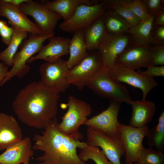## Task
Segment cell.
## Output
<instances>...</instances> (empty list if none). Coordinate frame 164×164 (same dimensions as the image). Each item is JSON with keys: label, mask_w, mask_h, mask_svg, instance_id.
Segmentation results:
<instances>
[{"label": "cell", "mask_w": 164, "mask_h": 164, "mask_svg": "<svg viewBox=\"0 0 164 164\" xmlns=\"http://www.w3.org/2000/svg\"><path fill=\"white\" fill-rule=\"evenodd\" d=\"M60 93L40 80L32 82L16 95L12 104L13 110L28 126L44 129L56 118Z\"/></svg>", "instance_id": "6da1fadb"}, {"label": "cell", "mask_w": 164, "mask_h": 164, "mask_svg": "<svg viewBox=\"0 0 164 164\" xmlns=\"http://www.w3.org/2000/svg\"><path fill=\"white\" fill-rule=\"evenodd\" d=\"M56 118L42 131V134H35L33 140V150L43 152L35 159L39 164H87L79 158L77 149L85 147L86 142H81L82 134L79 132L67 135L58 128Z\"/></svg>", "instance_id": "7a4b0ae2"}, {"label": "cell", "mask_w": 164, "mask_h": 164, "mask_svg": "<svg viewBox=\"0 0 164 164\" xmlns=\"http://www.w3.org/2000/svg\"><path fill=\"white\" fill-rule=\"evenodd\" d=\"M87 86L96 94L110 101L130 104L132 100L125 86L114 80L109 74L108 68L104 66Z\"/></svg>", "instance_id": "3957f363"}, {"label": "cell", "mask_w": 164, "mask_h": 164, "mask_svg": "<svg viewBox=\"0 0 164 164\" xmlns=\"http://www.w3.org/2000/svg\"><path fill=\"white\" fill-rule=\"evenodd\" d=\"M54 35L31 34L28 39H24L20 50L17 52L14 56L12 68L0 84V86L3 85L15 76L22 78L27 74L30 68L26 64L28 60L33 55L39 52L45 41Z\"/></svg>", "instance_id": "277c9868"}, {"label": "cell", "mask_w": 164, "mask_h": 164, "mask_svg": "<svg viewBox=\"0 0 164 164\" xmlns=\"http://www.w3.org/2000/svg\"><path fill=\"white\" fill-rule=\"evenodd\" d=\"M67 106L68 110L58 127L65 134L73 135L79 132L80 126L84 125L91 114L92 109L89 103L72 95L68 97Z\"/></svg>", "instance_id": "5b68a950"}, {"label": "cell", "mask_w": 164, "mask_h": 164, "mask_svg": "<svg viewBox=\"0 0 164 164\" xmlns=\"http://www.w3.org/2000/svg\"><path fill=\"white\" fill-rule=\"evenodd\" d=\"M103 67L99 53L95 51L88 53L80 63L69 69L65 76L70 85L81 90Z\"/></svg>", "instance_id": "8992f818"}, {"label": "cell", "mask_w": 164, "mask_h": 164, "mask_svg": "<svg viewBox=\"0 0 164 164\" xmlns=\"http://www.w3.org/2000/svg\"><path fill=\"white\" fill-rule=\"evenodd\" d=\"M106 9L101 1L92 5H80L77 7L69 19L59 24V28L62 31L70 33L84 30L101 17Z\"/></svg>", "instance_id": "52a82bcc"}, {"label": "cell", "mask_w": 164, "mask_h": 164, "mask_svg": "<svg viewBox=\"0 0 164 164\" xmlns=\"http://www.w3.org/2000/svg\"><path fill=\"white\" fill-rule=\"evenodd\" d=\"M86 135L88 145L101 148L113 164H121L120 159L125 155V151L120 135L109 134L89 127Z\"/></svg>", "instance_id": "ba28073f"}, {"label": "cell", "mask_w": 164, "mask_h": 164, "mask_svg": "<svg viewBox=\"0 0 164 164\" xmlns=\"http://www.w3.org/2000/svg\"><path fill=\"white\" fill-rule=\"evenodd\" d=\"M108 70L111 77L117 82L125 83L141 90L142 93L143 101L146 100L148 93L158 85L153 77L143 75L116 63Z\"/></svg>", "instance_id": "9c48e42d"}, {"label": "cell", "mask_w": 164, "mask_h": 164, "mask_svg": "<svg viewBox=\"0 0 164 164\" xmlns=\"http://www.w3.org/2000/svg\"><path fill=\"white\" fill-rule=\"evenodd\" d=\"M18 8L26 15L32 16L35 24L42 33L46 35H54V30L58 22L62 17L49 9L43 4L29 0L20 5Z\"/></svg>", "instance_id": "30bf717a"}, {"label": "cell", "mask_w": 164, "mask_h": 164, "mask_svg": "<svg viewBox=\"0 0 164 164\" xmlns=\"http://www.w3.org/2000/svg\"><path fill=\"white\" fill-rule=\"evenodd\" d=\"M120 135L124 145L125 164L137 162L143 147L142 142L147 135L149 128L147 125L135 128L130 125L119 124Z\"/></svg>", "instance_id": "8fae6325"}, {"label": "cell", "mask_w": 164, "mask_h": 164, "mask_svg": "<svg viewBox=\"0 0 164 164\" xmlns=\"http://www.w3.org/2000/svg\"><path fill=\"white\" fill-rule=\"evenodd\" d=\"M69 70L67 61L61 58L44 62L39 68L40 81L45 85L60 93L64 92L70 85L65 76Z\"/></svg>", "instance_id": "7c38bea8"}, {"label": "cell", "mask_w": 164, "mask_h": 164, "mask_svg": "<svg viewBox=\"0 0 164 164\" xmlns=\"http://www.w3.org/2000/svg\"><path fill=\"white\" fill-rule=\"evenodd\" d=\"M129 34H117L107 32L99 49L104 66L110 68L115 62L117 57L132 43Z\"/></svg>", "instance_id": "4fadbf2b"}, {"label": "cell", "mask_w": 164, "mask_h": 164, "mask_svg": "<svg viewBox=\"0 0 164 164\" xmlns=\"http://www.w3.org/2000/svg\"><path fill=\"white\" fill-rule=\"evenodd\" d=\"M121 103L110 101L107 109L87 120L84 125L88 127L109 134L120 135L119 123L118 116Z\"/></svg>", "instance_id": "5bb4252c"}, {"label": "cell", "mask_w": 164, "mask_h": 164, "mask_svg": "<svg viewBox=\"0 0 164 164\" xmlns=\"http://www.w3.org/2000/svg\"><path fill=\"white\" fill-rule=\"evenodd\" d=\"M152 46L132 42L117 57L115 63L134 70L146 67L151 65L152 59Z\"/></svg>", "instance_id": "9a60e30c"}, {"label": "cell", "mask_w": 164, "mask_h": 164, "mask_svg": "<svg viewBox=\"0 0 164 164\" xmlns=\"http://www.w3.org/2000/svg\"><path fill=\"white\" fill-rule=\"evenodd\" d=\"M0 16L6 18L8 22L15 29L31 34H43L35 23L22 12L18 7L2 0Z\"/></svg>", "instance_id": "2e32d148"}, {"label": "cell", "mask_w": 164, "mask_h": 164, "mask_svg": "<svg viewBox=\"0 0 164 164\" xmlns=\"http://www.w3.org/2000/svg\"><path fill=\"white\" fill-rule=\"evenodd\" d=\"M5 150L0 154V164L29 163L34 154L31 140L28 137Z\"/></svg>", "instance_id": "e0dca14e"}, {"label": "cell", "mask_w": 164, "mask_h": 164, "mask_svg": "<svg viewBox=\"0 0 164 164\" xmlns=\"http://www.w3.org/2000/svg\"><path fill=\"white\" fill-rule=\"evenodd\" d=\"M23 138L21 128L15 118L0 113V150L6 149Z\"/></svg>", "instance_id": "ac0fdd59"}, {"label": "cell", "mask_w": 164, "mask_h": 164, "mask_svg": "<svg viewBox=\"0 0 164 164\" xmlns=\"http://www.w3.org/2000/svg\"><path fill=\"white\" fill-rule=\"evenodd\" d=\"M48 43L43 46L38 53L32 56L27 63H32L38 60L46 62L54 61L69 53V43L70 39L59 36H53L49 38Z\"/></svg>", "instance_id": "d6986e66"}, {"label": "cell", "mask_w": 164, "mask_h": 164, "mask_svg": "<svg viewBox=\"0 0 164 164\" xmlns=\"http://www.w3.org/2000/svg\"><path fill=\"white\" fill-rule=\"evenodd\" d=\"M130 105L132 111L129 125L134 127L141 128L147 125L155 113V104L152 101L132 100Z\"/></svg>", "instance_id": "ffe728a7"}, {"label": "cell", "mask_w": 164, "mask_h": 164, "mask_svg": "<svg viewBox=\"0 0 164 164\" xmlns=\"http://www.w3.org/2000/svg\"><path fill=\"white\" fill-rule=\"evenodd\" d=\"M99 2L96 0H56L46 1L43 5L60 15L63 21H66L72 16L76 9L79 5H92Z\"/></svg>", "instance_id": "44dd1931"}, {"label": "cell", "mask_w": 164, "mask_h": 164, "mask_svg": "<svg viewBox=\"0 0 164 164\" xmlns=\"http://www.w3.org/2000/svg\"><path fill=\"white\" fill-rule=\"evenodd\" d=\"M84 30L73 33L69 43V57L67 61L68 68L70 69L80 63L87 55V49L84 36Z\"/></svg>", "instance_id": "7402d4cb"}, {"label": "cell", "mask_w": 164, "mask_h": 164, "mask_svg": "<svg viewBox=\"0 0 164 164\" xmlns=\"http://www.w3.org/2000/svg\"><path fill=\"white\" fill-rule=\"evenodd\" d=\"M107 33L101 17L84 30V39L87 50L98 49Z\"/></svg>", "instance_id": "603a6c76"}, {"label": "cell", "mask_w": 164, "mask_h": 164, "mask_svg": "<svg viewBox=\"0 0 164 164\" xmlns=\"http://www.w3.org/2000/svg\"><path fill=\"white\" fill-rule=\"evenodd\" d=\"M151 15L148 20L141 21L136 26L131 27L128 33L131 36L133 43L144 45L154 44L151 36V31L155 16Z\"/></svg>", "instance_id": "cb8c5ba5"}, {"label": "cell", "mask_w": 164, "mask_h": 164, "mask_svg": "<svg viewBox=\"0 0 164 164\" xmlns=\"http://www.w3.org/2000/svg\"><path fill=\"white\" fill-rule=\"evenodd\" d=\"M107 32L113 34L128 33L130 25L114 10L106 11L102 16Z\"/></svg>", "instance_id": "d4e9b609"}, {"label": "cell", "mask_w": 164, "mask_h": 164, "mask_svg": "<svg viewBox=\"0 0 164 164\" xmlns=\"http://www.w3.org/2000/svg\"><path fill=\"white\" fill-rule=\"evenodd\" d=\"M14 28L11 40L8 47L0 53V60L8 67L13 65V58L19 46L27 37L28 32Z\"/></svg>", "instance_id": "484cf974"}, {"label": "cell", "mask_w": 164, "mask_h": 164, "mask_svg": "<svg viewBox=\"0 0 164 164\" xmlns=\"http://www.w3.org/2000/svg\"><path fill=\"white\" fill-rule=\"evenodd\" d=\"M146 137V143L149 147L163 152L164 149V111L159 118L157 124L149 128Z\"/></svg>", "instance_id": "4316f807"}, {"label": "cell", "mask_w": 164, "mask_h": 164, "mask_svg": "<svg viewBox=\"0 0 164 164\" xmlns=\"http://www.w3.org/2000/svg\"><path fill=\"white\" fill-rule=\"evenodd\" d=\"M78 156L81 161L86 162L89 160L96 164H113L99 147L87 145L80 149Z\"/></svg>", "instance_id": "83f0119b"}, {"label": "cell", "mask_w": 164, "mask_h": 164, "mask_svg": "<svg viewBox=\"0 0 164 164\" xmlns=\"http://www.w3.org/2000/svg\"><path fill=\"white\" fill-rule=\"evenodd\" d=\"M101 1L107 9L115 11L124 19L131 26H134L139 23L141 20L130 10L116 3L114 0H104Z\"/></svg>", "instance_id": "f1b7e54d"}, {"label": "cell", "mask_w": 164, "mask_h": 164, "mask_svg": "<svg viewBox=\"0 0 164 164\" xmlns=\"http://www.w3.org/2000/svg\"><path fill=\"white\" fill-rule=\"evenodd\" d=\"M116 3L131 11L141 21H146L151 17L141 0H114Z\"/></svg>", "instance_id": "f546056e"}, {"label": "cell", "mask_w": 164, "mask_h": 164, "mask_svg": "<svg viewBox=\"0 0 164 164\" xmlns=\"http://www.w3.org/2000/svg\"><path fill=\"white\" fill-rule=\"evenodd\" d=\"M137 162L144 164H163V152L149 148H143Z\"/></svg>", "instance_id": "4dcf8cb0"}, {"label": "cell", "mask_w": 164, "mask_h": 164, "mask_svg": "<svg viewBox=\"0 0 164 164\" xmlns=\"http://www.w3.org/2000/svg\"><path fill=\"white\" fill-rule=\"evenodd\" d=\"M148 13L155 16L158 13L164 10L163 0H141Z\"/></svg>", "instance_id": "1f68e13d"}, {"label": "cell", "mask_w": 164, "mask_h": 164, "mask_svg": "<svg viewBox=\"0 0 164 164\" xmlns=\"http://www.w3.org/2000/svg\"><path fill=\"white\" fill-rule=\"evenodd\" d=\"M152 59L151 65H164V45L152 46Z\"/></svg>", "instance_id": "d6a6232c"}, {"label": "cell", "mask_w": 164, "mask_h": 164, "mask_svg": "<svg viewBox=\"0 0 164 164\" xmlns=\"http://www.w3.org/2000/svg\"><path fill=\"white\" fill-rule=\"evenodd\" d=\"M151 36L156 46L164 45V26L153 25Z\"/></svg>", "instance_id": "836d02e7"}, {"label": "cell", "mask_w": 164, "mask_h": 164, "mask_svg": "<svg viewBox=\"0 0 164 164\" xmlns=\"http://www.w3.org/2000/svg\"><path fill=\"white\" fill-rule=\"evenodd\" d=\"M146 70L143 71L140 70H137L139 73L146 76L153 77H155L164 76V66H154L150 65L147 66Z\"/></svg>", "instance_id": "e575fe53"}, {"label": "cell", "mask_w": 164, "mask_h": 164, "mask_svg": "<svg viewBox=\"0 0 164 164\" xmlns=\"http://www.w3.org/2000/svg\"><path fill=\"white\" fill-rule=\"evenodd\" d=\"M14 31L13 28L7 25L0 30V35L3 42L9 45L13 35Z\"/></svg>", "instance_id": "d590c367"}, {"label": "cell", "mask_w": 164, "mask_h": 164, "mask_svg": "<svg viewBox=\"0 0 164 164\" xmlns=\"http://www.w3.org/2000/svg\"><path fill=\"white\" fill-rule=\"evenodd\" d=\"M153 23L155 26H164V10L161 11L155 16Z\"/></svg>", "instance_id": "8d00e7d4"}, {"label": "cell", "mask_w": 164, "mask_h": 164, "mask_svg": "<svg viewBox=\"0 0 164 164\" xmlns=\"http://www.w3.org/2000/svg\"><path fill=\"white\" fill-rule=\"evenodd\" d=\"M8 67L2 62H0V84L7 76L8 72Z\"/></svg>", "instance_id": "74e56055"}, {"label": "cell", "mask_w": 164, "mask_h": 164, "mask_svg": "<svg viewBox=\"0 0 164 164\" xmlns=\"http://www.w3.org/2000/svg\"><path fill=\"white\" fill-rule=\"evenodd\" d=\"M29 0H4L5 2L11 4L17 7Z\"/></svg>", "instance_id": "f35d334b"}, {"label": "cell", "mask_w": 164, "mask_h": 164, "mask_svg": "<svg viewBox=\"0 0 164 164\" xmlns=\"http://www.w3.org/2000/svg\"><path fill=\"white\" fill-rule=\"evenodd\" d=\"M7 25V23L5 21L0 20V30Z\"/></svg>", "instance_id": "ab89813d"}, {"label": "cell", "mask_w": 164, "mask_h": 164, "mask_svg": "<svg viewBox=\"0 0 164 164\" xmlns=\"http://www.w3.org/2000/svg\"><path fill=\"white\" fill-rule=\"evenodd\" d=\"M132 164H144L142 163L139 162H137L132 163Z\"/></svg>", "instance_id": "60d3db41"}, {"label": "cell", "mask_w": 164, "mask_h": 164, "mask_svg": "<svg viewBox=\"0 0 164 164\" xmlns=\"http://www.w3.org/2000/svg\"><path fill=\"white\" fill-rule=\"evenodd\" d=\"M2 3V0H0V5Z\"/></svg>", "instance_id": "b9f144b4"}, {"label": "cell", "mask_w": 164, "mask_h": 164, "mask_svg": "<svg viewBox=\"0 0 164 164\" xmlns=\"http://www.w3.org/2000/svg\"><path fill=\"white\" fill-rule=\"evenodd\" d=\"M29 164V163H25V164Z\"/></svg>", "instance_id": "7bdbcfd3"}]
</instances>
